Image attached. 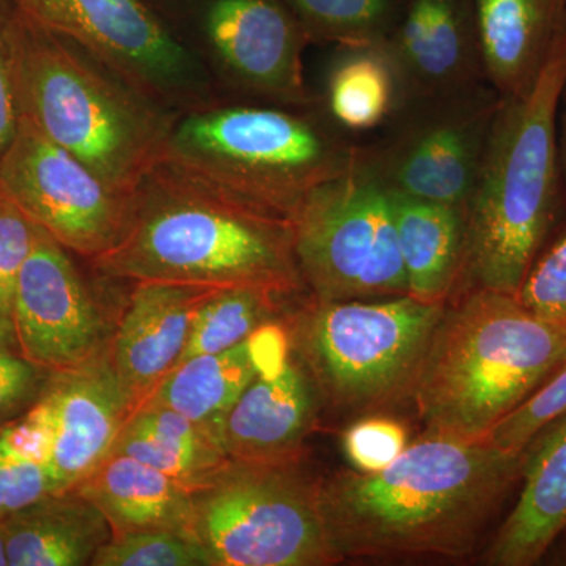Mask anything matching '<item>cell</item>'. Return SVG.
Here are the masks:
<instances>
[{"label":"cell","mask_w":566,"mask_h":566,"mask_svg":"<svg viewBox=\"0 0 566 566\" xmlns=\"http://www.w3.org/2000/svg\"><path fill=\"white\" fill-rule=\"evenodd\" d=\"M526 449L428 434L374 474L319 480V512L338 560L463 558L521 482Z\"/></svg>","instance_id":"obj_1"},{"label":"cell","mask_w":566,"mask_h":566,"mask_svg":"<svg viewBox=\"0 0 566 566\" xmlns=\"http://www.w3.org/2000/svg\"><path fill=\"white\" fill-rule=\"evenodd\" d=\"M93 271L126 282L304 289L290 219L237 202L167 163L133 192L132 216Z\"/></svg>","instance_id":"obj_2"},{"label":"cell","mask_w":566,"mask_h":566,"mask_svg":"<svg viewBox=\"0 0 566 566\" xmlns=\"http://www.w3.org/2000/svg\"><path fill=\"white\" fill-rule=\"evenodd\" d=\"M7 35L21 118L118 192L163 161L177 114L164 109L81 44L7 0Z\"/></svg>","instance_id":"obj_3"},{"label":"cell","mask_w":566,"mask_h":566,"mask_svg":"<svg viewBox=\"0 0 566 566\" xmlns=\"http://www.w3.org/2000/svg\"><path fill=\"white\" fill-rule=\"evenodd\" d=\"M359 144L322 104L222 98L177 114L163 161L268 214L290 219L324 182L348 172Z\"/></svg>","instance_id":"obj_4"},{"label":"cell","mask_w":566,"mask_h":566,"mask_svg":"<svg viewBox=\"0 0 566 566\" xmlns=\"http://www.w3.org/2000/svg\"><path fill=\"white\" fill-rule=\"evenodd\" d=\"M566 360V329L513 294L469 285L447 304L417 381L428 434L483 441Z\"/></svg>","instance_id":"obj_5"},{"label":"cell","mask_w":566,"mask_h":566,"mask_svg":"<svg viewBox=\"0 0 566 566\" xmlns=\"http://www.w3.org/2000/svg\"><path fill=\"white\" fill-rule=\"evenodd\" d=\"M566 91V33L531 91L502 99L465 212L463 279L516 296L542 251L560 188L558 111Z\"/></svg>","instance_id":"obj_6"},{"label":"cell","mask_w":566,"mask_h":566,"mask_svg":"<svg viewBox=\"0 0 566 566\" xmlns=\"http://www.w3.org/2000/svg\"><path fill=\"white\" fill-rule=\"evenodd\" d=\"M444 303L405 294L316 303L300 331L319 397L345 415H371L412 397Z\"/></svg>","instance_id":"obj_7"},{"label":"cell","mask_w":566,"mask_h":566,"mask_svg":"<svg viewBox=\"0 0 566 566\" xmlns=\"http://www.w3.org/2000/svg\"><path fill=\"white\" fill-rule=\"evenodd\" d=\"M192 532L212 566L338 564L319 512V480L297 463L227 460L191 490Z\"/></svg>","instance_id":"obj_8"},{"label":"cell","mask_w":566,"mask_h":566,"mask_svg":"<svg viewBox=\"0 0 566 566\" xmlns=\"http://www.w3.org/2000/svg\"><path fill=\"white\" fill-rule=\"evenodd\" d=\"M292 226L297 268L316 303L408 294L390 192L359 156L348 172L308 193Z\"/></svg>","instance_id":"obj_9"},{"label":"cell","mask_w":566,"mask_h":566,"mask_svg":"<svg viewBox=\"0 0 566 566\" xmlns=\"http://www.w3.org/2000/svg\"><path fill=\"white\" fill-rule=\"evenodd\" d=\"M227 98L311 106L303 25L285 0H144Z\"/></svg>","instance_id":"obj_10"},{"label":"cell","mask_w":566,"mask_h":566,"mask_svg":"<svg viewBox=\"0 0 566 566\" xmlns=\"http://www.w3.org/2000/svg\"><path fill=\"white\" fill-rule=\"evenodd\" d=\"M501 104L488 84L412 99L371 144H359V163L387 191L468 212Z\"/></svg>","instance_id":"obj_11"},{"label":"cell","mask_w":566,"mask_h":566,"mask_svg":"<svg viewBox=\"0 0 566 566\" xmlns=\"http://www.w3.org/2000/svg\"><path fill=\"white\" fill-rule=\"evenodd\" d=\"M172 114L221 102L203 63L144 0H14Z\"/></svg>","instance_id":"obj_12"},{"label":"cell","mask_w":566,"mask_h":566,"mask_svg":"<svg viewBox=\"0 0 566 566\" xmlns=\"http://www.w3.org/2000/svg\"><path fill=\"white\" fill-rule=\"evenodd\" d=\"M0 191L88 263L118 244L132 216L133 193L112 188L25 118L0 156Z\"/></svg>","instance_id":"obj_13"},{"label":"cell","mask_w":566,"mask_h":566,"mask_svg":"<svg viewBox=\"0 0 566 566\" xmlns=\"http://www.w3.org/2000/svg\"><path fill=\"white\" fill-rule=\"evenodd\" d=\"M71 255L39 227L14 294L18 352L48 374L88 363L111 342L103 308Z\"/></svg>","instance_id":"obj_14"},{"label":"cell","mask_w":566,"mask_h":566,"mask_svg":"<svg viewBox=\"0 0 566 566\" xmlns=\"http://www.w3.org/2000/svg\"><path fill=\"white\" fill-rule=\"evenodd\" d=\"M39 398L51 417V472L57 491L76 486L109 457L137 408L107 349L80 367L51 374Z\"/></svg>","instance_id":"obj_15"},{"label":"cell","mask_w":566,"mask_h":566,"mask_svg":"<svg viewBox=\"0 0 566 566\" xmlns=\"http://www.w3.org/2000/svg\"><path fill=\"white\" fill-rule=\"evenodd\" d=\"M386 43L400 71L406 103L488 84L475 0H406Z\"/></svg>","instance_id":"obj_16"},{"label":"cell","mask_w":566,"mask_h":566,"mask_svg":"<svg viewBox=\"0 0 566 566\" xmlns=\"http://www.w3.org/2000/svg\"><path fill=\"white\" fill-rule=\"evenodd\" d=\"M318 397L308 370L290 356L253 379L210 430L229 460L297 463L315 427Z\"/></svg>","instance_id":"obj_17"},{"label":"cell","mask_w":566,"mask_h":566,"mask_svg":"<svg viewBox=\"0 0 566 566\" xmlns=\"http://www.w3.org/2000/svg\"><path fill=\"white\" fill-rule=\"evenodd\" d=\"M218 286L136 282L107 356L137 406L180 360L200 305Z\"/></svg>","instance_id":"obj_18"},{"label":"cell","mask_w":566,"mask_h":566,"mask_svg":"<svg viewBox=\"0 0 566 566\" xmlns=\"http://www.w3.org/2000/svg\"><path fill=\"white\" fill-rule=\"evenodd\" d=\"M290 356L289 331L277 322L264 324L232 348L178 364L142 403L167 406L211 427L253 379L282 367Z\"/></svg>","instance_id":"obj_19"},{"label":"cell","mask_w":566,"mask_h":566,"mask_svg":"<svg viewBox=\"0 0 566 566\" xmlns=\"http://www.w3.org/2000/svg\"><path fill=\"white\" fill-rule=\"evenodd\" d=\"M520 499L486 554L494 566L535 565L566 528V412L526 447Z\"/></svg>","instance_id":"obj_20"},{"label":"cell","mask_w":566,"mask_h":566,"mask_svg":"<svg viewBox=\"0 0 566 566\" xmlns=\"http://www.w3.org/2000/svg\"><path fill=\"white\" fill-rule=\"evenodd\" d=\"M488 85L502 99L531 91L566 33V0H475Z\"/></svg>","instance_id":"obj_21"},{"label":"cell","mask_w":566,"mask_h":566,"mask_svg":"<svg viewBox=\"0 0 566 566\" xmlns=\"http://www.w3.org/2000/svg\"><path fill=\"white\" fill-rule=\"evenodd\" d=\"M9 566H85L112 538L102 510L76 490L57 491L2 521Z\"/></svg>","instance_id":"obj_22"},{"label":"cell","mask_w":566,"mask_h":566,"mask_svg":"<svg viewBox=\"0 0 566 566\" xmlns=\"http://www.w3.org/2000/svg\"><path fill=\"white\" fill-rule=\"evenodd\" d=\"M74 488L102 510L114 535L151 528L193 534L191 488L134 458L109 455Z\"/></svg>","instance_id":"obj_23"},{"label":"cell","mask_w":566,"mask_h":566,"mask_svg":"<svg viewBox=\"0 0 566 566\" xmlns=\"http://www.w3.org/2000/svg\"><path fill=\"white\" fill-rule=\"evenodd\" d=\"M390 199L409 296L427 303L449 301L463 281L465 211L395 192Z\"/></svg>","instance_id":"obj_24"},{"label":"cell","mask_w":566,"mask_h":566,"mask_svg":"<svg viewBox=\"0 0 566 566\" xmlns=\"http://www.w3.org/2000/svg\"><path fill=\"white\" fill-rule=\"evenodd\" d=\"M318 99L327 118L353 139L385 128L406 104L403 81L386 40L335 46Z\"/></svg>","instance_id":"obj_25"},{"label":"cell","mask_w":566,"mask_h":566,"mask_svg":"<svg viewBox=\"0 0 566 566\" xmlns=\"http://www.w3.org/2000/svg\"><path fill=\"white\" fill-rule=\"evenodd\" d=\"M109 455L134 458L191 490L229 460L210 427L151 403L134 409Z\"/></svg>","instance_id":"obj_26"},{"label":"cell","mask_w":566,"mask_h":566,"mask_svg":"<svg viewBox=\"0 0 566 566\" xmlns=\"http://www.w3.org/2000/svg\"><path fill=\"white\" fill-rule=\"evenodd\" d=\"M286 296L290 294L264 286L212 289L197 312L178 364L200 354L223 352L241 344L264 324L279 318L282 300Z\"/></svg>","instance_id":"obj_27"},{"label":"cell","mask_w":566,"mask_h":566,"mask_svg":"<svg viewBox=\"0 0 566 566\" xmlns=\"http://www.w3.org/2000/svg\"><path fill=\"white\" fill-rule=\"evenodd\" d=\"M311 43H370L390 36L406 0H285Z\"/></svg>","instance_id":"obj_28"},{"label":"cell","mask_w":566,"mask_h":566,"mask_svg":"<svg viewBox=\"0 0 566 566\" xmlns=\"http://www.w3.org/2000/svg\"><path fill=\"white\" fill-rule=\"evenodd\" d=\"M91 566H212V560L191 532L151 528L112 535Z\"/></svg>","instance_id":"obj_29"},{"label":"cell","mask_w":566,"mask_h":566,"mask_svg":"<svg viewBox=\"0 0 566 566\" xmlns=\"http://www.w3.org/2000/svg\"><path fill=\"white\" fill-rule=\"evenodd\" d=\"M35 226L0 191V345L17 348L13 304L22 266L35 243Z\"/></svg>","instance_id":"obj_30"},{"label":"cell","mask_w":566,"mask_h":566,"mask_svg":"<svg viewBox=\"0 0 566 566\" xmlns=\"http://www.w3.org/2000/svg\"><path fill=\"white\" fill-rule=\"evenodd\" d=\"M566 412V360L556 374L512 415L501 420L483 441L499 449L521 452L543 428Z\"/></svg>","instance_id":"obj_31"},{"label":"cell","mask_w":566,"mask_h":566,"mask_svg":"<svg viewBox=\"0 0 566 566\" xmlns=\"http://www.w3.org/2000/svg\"><path fill=\"white\" fill-rule=\"evenodd\" d=\"M516 297L532 314L566 329V226L538 252Z\"/></svg>","instance_id":"obj_32"},{"label":"cell","mask_w":566,"mask_h":566,"mask_svg":"<svg viewBox=\"0 0 566 566\" xmlns=\"http://www.w3.org/2000/svg\"><path fill=\"white\" fill-rule=\"evenodd\" d=\"M51 493H57L51 469L22 455L0 422V523Z\"/></svg>","instance_id":"obj_33"},{"label":"cell","mask_w":566,"mask_h":566,"mask_svg":"<svg viewBox=\"0 0 566 566\" xmlns=\"http://www.w3.org/2000/svg\"><path fill=\"white\" fill-rule=\"evenodd\" d=\"M342 447L357 472L374 474L403 453L408 447V431L403 423L389 417H365L345 431Z\"/></svg>","instance_id":"obj_34"},{"label":"cell","mask_w":566,"mask_h":566,"mask_svg":"<svg viewBox=\"0 0 566 566\" xmlns=\"http://www.w3.org/2000/svg\"><path fill=\"white\" fill-rule=\"evenodd\" d=\"M50 376L18 349L0 345V422L35 403Z\"/></svg>","instance_id":"obj_35"},{"label":"cell","mask_w":566,"mask_h":566,"mask_svg":"<svg viewBox=\"0 0 566 566\" xmlns=\"http://www.w3.org/2000/svg\"><path fill=\"white\" fill-rule=\"evenodd\" d=\"M20 123V103L7 35V0H0V156L17 136Z\"/></svg>","instance_id":"obj_36"},{"label":"cell","mask_w":566,"mask_h":566,"mask_svg":"<svg viewBox=\"0 0 566 566\" xmlns=\"http://www.w3.org/2000/svg\"><path fill=\"white\" fill-rule=\"evenodd\" d=\"M565 109L560 115V123H558V151H560V166L562 174L566 178V95H564Z\"/></svg>","instance_id":"obj_37"},{"label":"cell","mask_w":566,"mask_h":566,"mask_svg":"<svg viewBox=\"0 0 566 566\" xmlns=\"http://www.w3.org/2000/svg\"><path fill=\"white\" fill-rule=\"evenodd\" d=\"M0 566H9V556H7L6 534H3L2 524H0Z\"/></svg>","instance_id":"obj_38"}]
</instances>
